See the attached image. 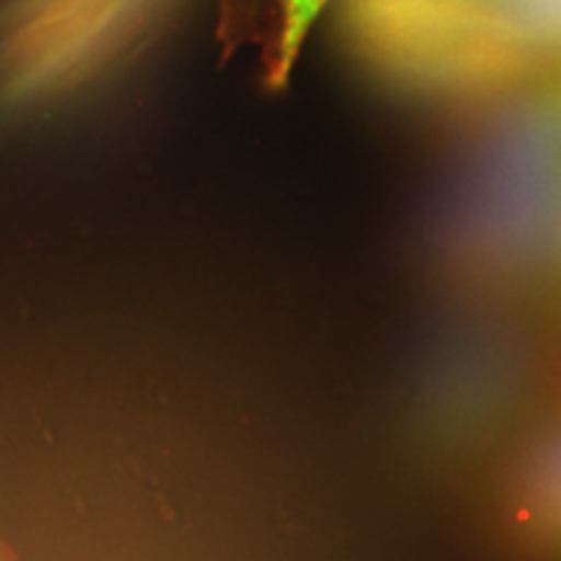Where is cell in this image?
I'll return each mask as SVG.
<instances>
[{"label":"cell","mask_w":561,"mask_h":561,"mask_svg":"<svg viewBox=\"0 0 561 561\" xmlns=\"http://www.w3.org/2000/svg\"><path fill=\"white\" fill-rule=\"evenodd\" d=\"M348 39L419 91L502 89L561 70V0H343Z\"/></svg>","instance_id":"1"},{"label":"cell","mask_w":561,"mask_h":561,"mask_svg":"<svg viewBox=\"0 0 561 561\" xmlns=\"http://www.w3.org/2000/svg\"><path fill=\"white\" fill-rule=\"evenodd\" d=\"M328 3H331V0H284V30H280L278 55L271 73L273 87H280V83L286 81L294 60H297L301 42H305L314 19L320 16Z\"/></svg>","instance_id":"2"},{"label":"cell","mask_w":561,"mask_h":561,"mask_svg":"<svg viewBox=\"0 0 561 561\" xmlns=\"http://www.w3.org/2000/svg\"><path fill=\"white\" fill-rule=\"evenodd\" d=\"M0 561H16V557H13L11 549L3 541H0Z\"/></svg>","instance_id":"3"}]
</instances>
